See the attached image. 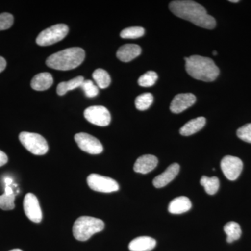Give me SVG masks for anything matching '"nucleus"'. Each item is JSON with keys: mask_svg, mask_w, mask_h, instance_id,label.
<instances>
[{"mask_svg": "<svg viewBox=\"0 0 251 251\" xmlns=\"http://www.w3.org/2000/svg\"><path fill=\"white\" fill-rule=\"evenodd\" d=\"M14 16L9 13L0 14V31L9 29L14 24Z\"/></svg>", "mask_w": 251, "mask_h": 251, "instance_id": "c85d7f7f", "label": "nucleus"}, {"mask_svg": "<svg viewBox=\"0 0 251 251\" xmlns=\"http://www.w3.org/2000/svg\"><path fill=\"white\" fill-rule=\"evenodd\" d=\"M158 165V158L153 155L146 154L139 157L135 161L133 170L135 173L148 174Z\"/></svg>", "mask_w": 251, "mask_h": 251, "instance_id": "ddd939ff", "label": "nucleus"}, {"mask_svg": "<svg viewBox=\"0 0 251 251\" xmlns=\"http://www.w3.org/2000/svg\"><path fill=\"white\" fill-rule=\"evenodd\" d=\"M224 231L227 234V242L232 243L237 241L242 236L240 226L234 221H230L224 226Z\"/></svg>", "mask_w": 251, "mask_h": 251, "instance_id": "4be33fe9", "label": "nucleus"}, {"mask_svg": "<svg viewBox=\"0 0 251 251\" xmlns=\"http://www.w3.org/2000/svg\"><path fill=\"white\" fill-rule=\"evenodd\" d=\"M213 54H214V55H217L218 53H217V52H216V51H214V52H213Z\"/></svg>", "mask_w": 251, "mask_h": 251, "instance_id": "c9c22d12", "label": "nucleus"}, {"mask_svg": "<svg viewBox=\"0 0 251 251\" xmlns=\"http://www.w3.org/2000/svg\"><path fill=\"white\" fill-rule=\"evenodd\" d=\"M84 116L87 121L99 126H107L111 122L110 112L101 105L89 107L84 112Z\"/></svg>", "mask_w": 251, "mask_h": 251, "instance_id": "6e6552de", "label": "nucleus"}, {"mask_svg": "<svg viewBox=\"0 0 251 251\" xmlns=\"http://www.w3.org/2000/svg\"><path fill=\"white\" fill-rule=\"evenodd\" d=\"M221 167L226 178L234 181L242 173L243 162L238 157L226 156L221 161Z\"/></svg>", "mask_w": 251, "mask_h": 251, "instance_id": "9d476101", "label": "nucleus"}, {"mask_svg": "<svg viewBox=\"0 0 251 251\" xmlns=\"http://www.w3.org/2000/svg\"><path fill=\"white\" fill-rule=\"evenodd\" d=\"M145 34V29L142 27L126 28L120 33L122 39H134L142 37Z\"/></svg>", "mask_w": 251, "mask_h": 251, "instance_id": "a878e982", "label": "nucleus"}, {"mask_svg": "<svg viewBox=\"0 0 251 251\" xmlns=\"http://www.w3.org/2000/svg\"><path fill=\"white\" fill-rule=\"evenodd\" d=\"M19 140L25 148L33 154L44 155L49 151L47 141L38 133L22 132L20 133Z\"/></svg>", "mask_w": 251, "mask_h": 251, "instance_id": "39448f33", "label": "nucleus"}, {"mask_svg": "<svg viewBox=\"0 0 251 251\" xmlns=\"http://www.w3.org/2000/svg\"><path fill=\"white\" fill-rule=\"evenodd\" d=\"M6 67V62L4 57H0V73L4 70Z\"/></svg>", "mask_w": 251, "mask_h": 251, "instance_id": "2f4dec72", "label": "nucleus"}, {"mask_svg": "<svg viewBox=\"0 0 251 251\" xmlns=\"http://www.w3.org/2000/svg\"><path fill=\"white\" fill-rule=\"evenodd\" d=\"M157 79H158V75L156 73L150 71L140 77L138 79V85L143 87H151L155 85Z\"/></svg>", "mask_w": 251, "mask_h": 251, "instance_id": "bb28decb", "label": "nucleus"}, {"mask_svg": "<svg viewBox=\"0 0 251 251\" xmlns=\"http://www.w3.org/2000/svg\"><path fill=\"white\" fill-rule=\"evenodd\" d=\"M85 53L79 47L69 48L56 52L46 59V64L51 69L59 71H69L75 69L83 62Z\"/></svg>", "mask_w": 251, "mask_h": 251, "instance_id": "7ed1b4c3", "label": "nucleus"}, {"mask_svg": "<svg viewBox=\"0 0 251 251\" xmlns=\"http://www.w3.org/2000/svg\"><path fill=\"white\" fill-rule=\"evenodd\" d=\"M25 213L28 219L34 223H40L42 220V211L39 201L35 195L29 193L26 195L23 201Z\"/></svg>", "mask_w": 251, "mask_h": 251, "instance_id": "9b49d317", "label": "nucleus"}, {"mask_svg": "<svg viewBox=\"0 0 251 251\" xmlns=\"http://www.w3.org/2000/svg\"><path fill=\"white\" fill-rule=\"evenodd\" d=\"M201 184L202 185L206 193L209 195H214L219 188V179L216 176L208 177L203 176L201 179Z\"/></svg>", "mask_w": 251, "mask_h": 251, "instance_id": "b1692460", "label": "nucleus"}, {"mask_svg": "<svg viewBox=\"0 0 251 251\" xmlns=\"http://www.w3.org/2000/svg\"><path fill=\"white\" fill-rule=\"evenodd\" d=\"M237 135L241 140L251 143V124H248L239 128L237 130Z\"/></svg>", "mask_w": 251, "mask_h": 251, "instance_id": "c756f323", "label": "nucleus"}, {"mask_svg": "<svg viewBox=\"0 0 251 251\" xmlns=\"http://www.w3.org/2000/svg\"><path fill=\"white\" fill-rule=\"evenodd\" d=\"M16 193L11 186H5L4 194L0 196V208L3 210H12L15 208Z\"/></svg>", "mask_w": 251, "mask_h": 251, "instance_id": "aec40b11", "label": "nucleus"}, {"mask_svg": "<svg viewBox=\"0 0 251 251\" xmlns=\"http://www.w3.org/2000/svg\"><path fill=\"white\" fill-rule=\"evenodd\" d=\"M156 245V240L153 238L139 237L130 242L128 249L130 251H151Z\"/></svg>", "mask_w": 251, "mask_h": 251, "instance_id": "dca6fc26", "label": "nucleus"}, {"mask_svg": "<svg viewBox=\"0 0 251 251\" xmlns=\"http://www.w3.org/2000/svg\"><path fill=\"white\" fill-rule=\"evenodd\" d=\"M8 162V156L6 153L0 150V167L4 166Z\"/></svg>", "mask_w": 251, "mask_h": 251, "instance_id": "7c9ffc66", "label": "nucleus"}, {"mask_svg": "<svg viewBox=\"0 0 251 251\" xmlns=\"http://www.w3.org/2000/svg\"><path fill=\"white\" fill-rule=\"evenodd\" d=\"M10 251H23L22 250H21V249H13V250Z\"/></svg>", "mask_w": 251, "mask_h": 251, "instance_id": "f704fd0d", "label": "nucleus"}, {"mask_svg": "<svg viewBox=\"0 0 251 251\" xmlns=\"http://www.w3.org/2000/svg\"><path fill=\"white\" fill-rule=\"evenodd\" d=\"M142 50L136 44H126L121 46L117 52V58L124 62L133 60L141 54Z\"/></svg>", "mask_w": 251, "mask_h": 251, "instance_id": "2eb2a0df", "label": "nucleus"}, {"mask_svg": "<svg viewBox=\"0 0 251 251\" xmlns=\"http://www.w3.org/2000/svg\"><path fill=\"white\" fill-rule=\"evenodd\" d=\"M94 81L97 87L100 89H105L111 83V78L106 71L102 69H98L94 71L92 74Z\"/></svg>", "mask_w": 251, "mask_h": 251, "instance_id": "5701e85b", "label": "nucleus"}, {"mask_svg": "<svg viewBox=\"0 0 251 251\" xmlns=\"http://www.w3.org/2000/svg\"><path fill=\"white\" fill-rule=\"evenodd\" d=\"M229 2H232V3H238L239 2V0H229Z\"/></svg>", "mask_w": 251, "mask_h": 251, "instance_id": "72a5a7b5", "label": "nucleus"}, {"mask_svg": "<svg viewBox=\"0 0 251 251\" xmlns=\"http://www.w3.org/2000/svg\"><path fill=\"white\" fill-rule=\"evenodd\" d=\"M205 124L206 119L204 117H200L193 119L180 128V134L184 135V136H189V135L195 134L202 129Z\"/></svg>", "mask_w": 251, "mask_h": 251, "instance_id": "6ab92c4d", "label": "nucleus"}, {"mask_svg": "<svg viewBox=\"0 0 251 251\" xmlns=\"http://www.w3.org/2000/svg\"><path fill=\"white\" fill-rule=\"evenodd\" d=\"M180 166L177 163H173L153 180V184L157 188H163L171 183L179 173Z\"/></svg>", "mask_w": 251, "mask_h": 251, "instance_id": "4468645a", "label": "nucleus"}, {"mask_svg": "<svg viewBox=\"0 0 251 251\" xmlns=\"http://www.w3.org/2000/svg\"><path fill=\"white\" fill-rule=\"evenodd\" d=\"M5 186H11L13 184V179L10 177H6L4 179Z\"/></svg>", "mask_w": 251, "mask_h": 251, "instance_id": "473e14b6", "label": "nucleus"}, {"mask_svg": "<svg viewBox=\"0 0 251 251\" xmlns=\"http://www.w3.org/2000/svg\"><path fill=\"white\" fill-rule=\"evenodd\" d=\"M81 88L85 92V96L88 98H94L99 94V88L92 80H84L83 83L81 85Z\"/></svg>", "mask_w": 251, "mask_h": 251, "instance_id": "cd10ccee", "label": "nucleus"}, {"mask_svg": "<svg viewBox=\"0 0 251 251\" xmlns=\"http://www.w3.org/2000/svg\"><path fill=\"white\" fill-rule=\"evenodd\" d=\"M53 84V77L49 73H41L33 77L31 87L36 91H44L49 89Z\"/></svg>", "mask_w": 251, "mask_h": 251, "instance_id": "f3484780", "label": "nucleus"}, {"mask_svg": "<svg viewBox=\"0 0 251 251\" xmlns=\"http://www.w3.org/2000/svg\"><path fill=\"white\" fill-rule=\"evenodd\" d=\"M75 140L80 150L90 154H99L103 151V147L100 142L88 133H77L75 135Z\"/></svg>", "mask_w": 251, "mask_h": 251, "instance_id": "1a4fd4ad", "label": "nucleus"}, {"mask_svg": "<svg viewBox=\"0 0 251 251\" xmlns=\"http://www.w3.org/2000/svg\"><path fill=\"white\" fill-rule=\"evenodd\" d=\"M186 72L196 80L212 82L219 75V69L212 59L200 55L184 58Z\"/></svg>", "mask_w": 251, "mask_h": 251, "instance_id": "f03ea898", "label": "nucleus"}, {"mask_svg": "<svg viewBox=\"0 0 251 251\" xmlns=\"http://www.w3.org/2000/svg\"><path fill=\"white\" fill-rule=\"evenodd\" d=\"M153 101V97L151 93H145L138 96L135 99V105L138 110H148Z\"/></svg>", "mask_w": 251, "mask_h": 251, "instance_id": "393cba45", "label": "nucleus"}, {"mask_svg": "<svg viewBox=\"0 0 251 251\" xmlns=\"http://www.w3.org/2000/svg\"><path fill=\"white\" fill-rule=\"evenodd\" d=\"M196 97L191 93L179 94L172 100L171 110L175 114L181 113L196 103Z\"/></svg>", "mask_w": 251, "mask_h": 251, "instance_id": "f8f14e48", "label": "nucleus"}, {"mask_svg": "<svg viewBox=\"0 0 251 251\" xmlns=\"http://www.w3.org/2000/svg\"><path fill=\"white\" fill-rule=\"evenodd\" d=\"M169 8L177 17L190 21L204 29H212L216 27L215 18L209 16L202 5L190 0H177L170 3Z\"/></svg>", "mask_w": 251, "mask_h": 251, "instance_id": "f257e3e1", "label": "nucleus"}, {"mask_svg": "<svg viewBox=\"0 0 251 251\" xmlns=\"http://www.w3.org/2000/svg\"><path fill=\"white\" fill-rule=\"evenodd\" d=\"M192 204L187 197L175 198L168 206V211L173 214H181L191 209Z\"/></svg>", "mask_w": 251, "mask_h": 251, "instance_id": "a211bd4d", "label": "nucleus"}, {"mask_svg": "<svg viewBox=\"0 0 251 251\" xmlns=\"http://www.w3.org/2000/svg\"><path fill=\"white\" fill-rule=\"evenodd\" d=\"M84 80H85V79L83 77L77 76L72 79V80L68 81V82H61L57 87V94L59 96H63L67 94L69 91L81 87Z\"/></svg>", "mask_w": 251, "mask_h": 251, "instance_id": "412c9836", "label": "nucleus"}, {"mask_svg": "<svg viewBox=\"0 0 251 251\" xmlns=\"http://www.w3.org/2000/svg\"><path fill=\"white\" fill-rule=\"evenodd\" d=\"M105 227L102 220L91 216H81L75 221L73 234L77 240L85 242L94 234L101 232Z\"/></svg>", "mask_w": 251, "mask_h": 251, "instance_id": "20e7f679", "label": "nucleus"}, {"mask_svg": "<svg viewBox=\"0 0 251 251\" xmlns=\"http://www.w3.org/2000/svg\"><path fill=\"white\" fill-rule=\"evenodd\" d=\"M69 27L67 25L57 24L41 31L36 38V42L40 46H51L67 36Z\"/></svg>", "mask_w": 251, "mask_h": 251, "instance_id": "423d86ee", "label": "nucleus"}, {"mask_svg": "<svg viewBox=\"0 0 251 251\" xmlns=\"http://www.w3.org/2000/svg\"><path fill=\"white\" fill-rule=\"evenodd\" d=\"M87 184L91 189L100 193L115 192L119 190V185L115 180L108 176L97 174L89 175Z\"/></svg>", "mask_w": 251, "mask_h": 251, "instance_id": "0eeeda50", "label": "nucleus"}]
</instances>
